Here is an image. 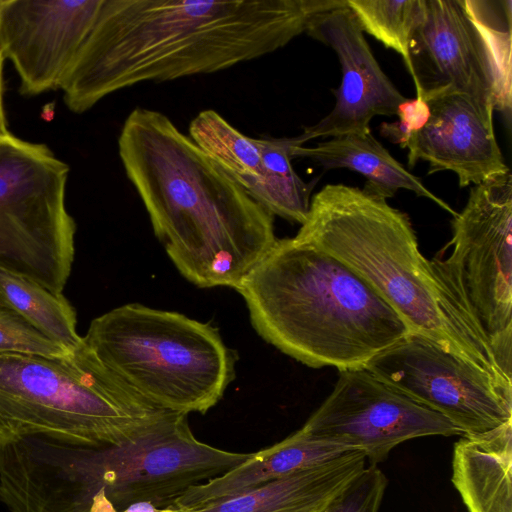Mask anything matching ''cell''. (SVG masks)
Wrapping results in <instances>:
<instances>
[{
	"instance_id": "cell-11",
	"label": "cell",
	"mask_w": 512,
	"mask_h": 512,
	"mask_svg": "<svg viewBox=\"0 0 512 512\" xmlns=\"http://www.w3.org/2000/svg\"><path fill=\"white\" fill-rule=\"evenodd\" d=\"M318 439L364 453L370 464L400 443L463 433L441 414L413 401L366 369L339 372L334 389L301 427Z\"/></svg>"
},
{
	"instance_id": "cell-22",
	"label": "cell",
	"mask_w": 512,
	"mask_h": 512,
	"mask_svg": "<svg viewBox=\"0 0 512 512\" xmlns=\"http://www.w3.org/2000/svg\"><path fill=\"white\" fill-rule=\"evenodd\" d=\"M462 3L488 53L494 77V110L501 112L509 122L512 104V1L462 0Z\"/></svg>"
},
{
	"instance_id": "cell-17",
	"label": "cell",
	"mask_w": 512,
	"mask_h": 512,
	"mask_svg": "<svg viewBox=\"0 0 512 512\" xmlns=\"http://www.w3.org/2000/svg\"><path fill=\"white\" fill-rule=\"evenodd\" d=\"M366 460L362 451H349L209 505L174 512H318L366 467Z\"/></svg>"
},
{
	"instance_id": "cell-26",
	"label": "cell",
	"mask_w": 512,
	"mask_h": 512,
	"mask_svg": "<svg viewBox=\"0 0 512 512\" xmlns=\"http://www.w3.org/2000/svg\"><path fill=\"white\" fill-rule=\"evenodd\" d=\"M430 109L427 101L421 95L414 99H405L399 104L396 116L398 120L380 125V133L394 144L405 148L408 140L420 131L428 121Z\"/></svg>"
},
{
	"instance_id": "cell-5",
	"label": "cell",
	"mask_w": 512,
	"mask_h": 512,
	"mask_svg": "<svg viewBox=\"0 0 512 512\" xmlns=\"http://www.w3.org/2000/svg\"><path fill=\"white\" fill-rule=\"evenodd\" d=\"M166 411L132 391L84 342L62 358L0 353V448L26 437L119 445Z\"/></svg>"
},
{
	"instance_id": "cell-10",
	"label": "cell",
	"mask_w": 512,
	"mask_h": 512,
	"mask_svg": "<svg viewBox=\"0 0 512 512\" xmlns=\"http://www.w3.org/2000/svg\"><path fill=\"white\" fill-rule=\"evenodd\" d=\"M365 369L441 414L463 434L486 432L512 420V391L416 334L377 355Z\"/></svg>"
},
{
	"instance_id": "cell-25",
	"label": "cell",
	"mask_w": 512,
	"mask_h": 512,
	"mask_svg": "<svg viewBox=\"0 0 512 512\" xmlns=\"http://www.w3.org/2000/svg\"><path fill=\"white\" fill-rule=\"evenodd\" d=\"M387 483L381 469L370 464L318 512H378Z\"/></svg>"
},
{
	"instance_id": "cell-3",
	"label": "cell",
	"mask_w": 512,
	"mask_h": 512,
	"mask_svg": "<svg viewBox=\"0 0 512 512\" xmlns=\"http://www.w3.org/2000/svg\"><path fill=\"white\" fill-rule=\"evenodd\" d=\"M235 290L256 332L312 368L365 369L411 334L348 266L294 237L277 238Z\"/></svg>"
},
{
	"instance_id": "cell-24",
	"label": "cell",
	"mask_w": 512,
	"mask_h": 512,
	"mask_svg": "<svg viewBox=\"0 0 512 512\" xmlns=\"http://www.w3.org/2000/svg\"><path fill=\"white\" fill-rule=\"evenodd\" d=\"M7 352L52 358H62L70 354L0 299V353Z\"/></svg>"
},
{
	"instance_id": "cell-6",
	"label": "cell",
	"mask_w": 512,
	"mask_h": 512,
	"mask_svg": "<svg viewBox=\"0 0 512 512\" xmlns=\"http://www.w3.org/2000/svg\"><path fill=\"white\" fill-rule=\"evenodd\" d=\"M86 347L157 408L204 414L235 377V353L208 323L139 303L93 319Z\"/></svg>"
},
{
	"instance_id": "cell-28",
	"label": "cell",
	"mask_w": 512,
	"mask_h": 512,
	"mask_svg": "<svg viewBox=\"0 0 512 512\" xmlns=\"http://www.w3.org/2000/svg\"><path fill=\"white\" fill-rule=\"evenodd\" d=\"M176 508H160L150 502H137L128 506L122 512H174Z\"/></svg>"
},
{
	"instance_id": "cell-8",
	"label": "cell",
	"mask_w": 512,
	"mask_h": 512,
	"mask_svg": "<svg viewBox=\"0 0 512 512\" xmlns=\"http://www.w3.org/2000/svg\"><path fill=\"white\" fill-rule=\"evenodd\" d=\"M430 264L512 378V175L474 185Z\"/></svg>"
},
{
	"instance_id": "cell-7",
	"label": "cell",
	"mask_w": 512,
	"mask_h": 512,
	"mask_svg": "<svg viewBox=\"0 0 512 512\" xmlns=\"http://www.w3.org/2000/svg\"><path fill=\"white\" fill-rule=\"evenodd\" d=\"M251 455L199 441L187 414L167 411L127 442L79 447L84 512H122L137 502L176 508V499L190 487L225 474Z\"/></svg>"
},
{
	"instance_id": "cell-27",
	"label": "cell",
	"mask_w": 512,
	"mask_h": 512,
	"mask_svg": "<svg viewBox=\"0 0 512 512\" xmlns=\"http://www.w3.org/2000/svg\"><path fill=\"white\" fill-rule=\"evenodd\" d=\"M4 57L0 50V137L10 132L7 128V121L3 105V63Z\"/></svg>"
},
{
	"instance_id": "cell-19",
	"label": "cell",
	"mask_w": 512,
	"mask_h": 512,
	"mask_svg": "<svg viewBox=\"0 0 512 512\" xmlns=\"http://www.w3.org/2000/svg\"><path fill=\"white\" fill-rule=\"evenodd\" d=\"M512 420L454 445L452 483L468 512H512Z\"/></svg>"
},
{
	"instance_id": "cell-2",
	"label": "cell",
	"mask_w": 512,
	"mask_h": 512,
	"mask_svg": "<svg viewBox=\"0 0 512 512\" xmlns=\"http://www.w3.org/2000/svg\"><path fill=\"white\" fill-rule=\"evenodd\" d=\"M118 153L156 237L197 287L236 289L277 240L274 215L167 115L134 108Z\"/></svg>"
},
{
	"instance_id": "cell-20",
	"label": "cell",
	"mask_w": 512,
	"mask_h": 512,
	"mask_svg": "<svg viewBox=\"0 0 512 512\" xmlns=\"http://www.w3.org/2000/svg\"><path fill=\"white\" fill-rule=\"evenodd\" d=\"M290 156L291 159H311L325 169L345 168L358 172L367 179L363 190L385 200L393 197L397 190L406 189L432 200L453 216L457 213L392 157L371 131L333 137L314 147L292 143Z\"/></svg>"
},
{
	"instance_id": "cell-1",
	"label": "cell",
	"mask_w": 512,
	"mask_h": 512,
	"mask_svg": "<svg viewBox=\"0 0 512 512\" xmlns=\"http://www.w3.org/2000/svg\"><path fill=\"white\" fill-rule=\"evenodd\" d=\"M346 0H102L61 81L81 114L112 93L222 71L260 58L306 32Z\"/></svg>"
},
{
	"instance_id": "cell-23",
	"label": "cell",
	"mask_w": 512,
	"mask_h": 512,
	"mask_svg": "<svg viewBox=\"0 0 512 512\" xmlns=\"http://www.w3.org/2000/svg\"><path fill=\"white\" fill-rule=\"evenodd\" d=\"M363 32L400 54L409 69V44L420 0H346Z\"/></svg>"
},
{
	"instance_id": "cell-13",
	"label": "cell",
	"mask_w": 512,
	"mask_h": 512,
	"mask_svg": "<svg viewBox=\"0 0 512 512\" xmlns=\"http://www.w3.org/2000/svg\"><path fill=\"white\" fill-rule=\"evenodd\" d=\"M409 57L416 95L450 88L495 111L488 53L462 0H420Z\"/></svg>"
},
{
	"instance_id": "cell-16",
	"label": "cell",
	"mask_w": 512,
	"mask_h": 512,
	"mask_svg": "<svg viewBox=\"0 0 512 512\" xmlns=\"http://www.w3.org/2000/svg\"><path fill=\"white\" fill-rule=\"evenodd\" d=\"M189 136L244 191L273 215L302 224L308 214L313 183L286 182L265 166L256 138L240 132L213 109L190 122Z\"/></svg>"
},
{
	"instance_id": "cell-12",
	"label": "cell",
	"mask_w": 512,
	"mask_h": 512,
	"mask_svg": "<svg viewBox=\"0 0 512 512\" xmlns=\"http://www.w3.org/2000/svg\"><path fill=\"white\" fill-rule=\"evenodd\" d=\"M102 0H0V50L22 95L58 89Z\"/></svg>"
},
{
	"instance_id": "cell-4",
	"label": "cell",
	"mask_w": 512,
	"mask_h": 512,
	"mask_svg": "<svg viewBox=\"0 0 512 512\" xmlns=\"http://www.w3.org/2000/svg\"><path fill=\"white\" fill-rule=\"evenodd\" d=\"M338 259L409 327L512 391L489 343L420 252L409 216L383 198L344 184L314 194L294 237Z\"/></svg>"
},
{
	"instance_id": "cell-9",
	"label": "cell",
	"mask_w": 512,
	"mask_h": 512,
	"mask_svg": "<svg viewBox=\"0 0 512 512\" xmlns=\"http://www.w3.org/2000/svg\"><path fill=\"white\" fill-rule=\"evenodd\" d=\"M69 166L44 144L0 137V269L62 294L76 223L66 208Z\"/></svg>"
},
{
	"instance_id": "cell-21",
	"label": "cell",
	"mask_w": 512,
	"mask_h": 512,
	"mask_svg": "<svg viewBox=\"0 0 512 512\" xmlns=\"http://www.w3.org/2000/svg\"><path fill=\"white\" fill-rule=\"evenodd\" d=\"M0 299L66 351L72 353L83 345L76 329V311L63 294L0 269Z\"/></svg>"
},
{
	"instance_id": "cell-15",
	"label": "cell",
	"mask_w": 512,
	"mask_h": 512,
	"mask_svg": "<svg viewBox=\"0 0 512 512\" xmlns=\"http://www.w3.org/2000/svg\"><path fill=\"white\" fill-rule=\"evenodd\" d=\"M430 109L425 126L407 142L409 167L429 164L428 174L452 171L460 187L477 185L509 170L493 128V112L450 88L423 95Z\"/></svg>"
},
{
	"instance_id": "cell-18",
	"label": "cell",
	"mask_w": 512,
	"mask_h": 512,
	"mask_svg": "<svg viewBox=\"0 0 512 512\" xmlns=\"http://www.w3.org/2000/svg\"><path fill=\"white\" fill-rule=\"evenodd\" d=\"M351 450L309 435L301 428L256 453L239 466L190 487L174 503L178 510L197 509L262 483L323 464Z\"/></svg>"
},
{
	"instance_id": "cell-14",
	"label": "cell",
	"mask_w": 512,
	"mask_h": 512,
	"mask_svg": "<svg viewBox=\"0 0 512 512\" xmlns=\"http://www.w3.org/2000/svg\"><path fill=\"white\" fill-rule=\"evenodd\" d=\"M312 38L334 50L342 78L333 109L316 124L290 137L301 146L318 137H337L370 131L374 116L396 115L406 97L386 76L375 59L355 15L345 6L316 15L306 30Z\"/></svg>"
}]
</instances>
